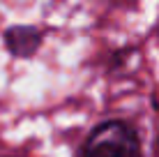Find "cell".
<instances>
[{
	"instance_id": "6da1fadb",
	"label": "cell",
	"mask_w": 159,
	"mask_h": 157,
	"mask_svg": "<svg viewBox=\"0 0 159 157\" xmlns=\"http://www.w3.org/2000/svg\"><path fill=\"white\" fill-rule=\"evenodd\" d=\"M83 157H141L139 134L122 120H106L90 132Z\"/></svg>"
},
{
	"instance_id": "7a4b0ae2",
	"label": "cell",
	"mask_w": 159,
	"mask_h": 157,
	"mask_svg": "<svg viewBox=\"0 0 159 157\" xmlns=\"http://www.w3.org/2000/svg\"><path fill=\"white\" fill-rule=\"evenodd\" d=\"M5 44L16 58H30L42 46V35L32 25H14L5 32Z\"/></svg>"
}]
</instances>
